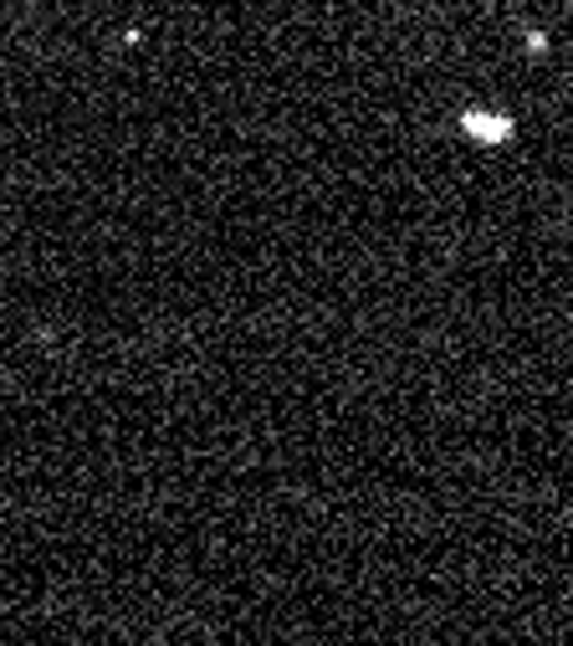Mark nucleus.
<instances>
[{"label": "nucleus", "mask_w": 573, "mask_h": 646, "mask_svg": "<svg viewBox=\"0 0 573 646\" xmlns=\"http://www.w3.org/2000/svg\"><path fill=\"white\" fill-rule=\"evenodd\" d=\"M466 123H472L482 139H501V133H507V123H501V118H497V123H491V118H466Z\"/></svg>", "instance_id": "obj_1"}]
</instances>
